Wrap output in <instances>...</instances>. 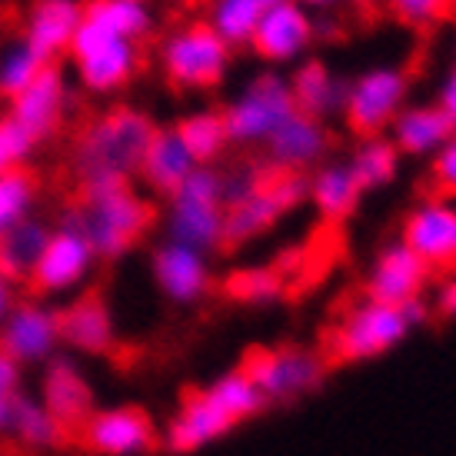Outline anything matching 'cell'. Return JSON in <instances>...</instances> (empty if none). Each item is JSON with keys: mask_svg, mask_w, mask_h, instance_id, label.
<instances>
[{"mask_svg": "<svg viewBox=\"0 0 456 456\" xmlns=\"http://www.w3.org/2000/svg\"><path fill=\"white\" fill-rule=\"evenodd\" d=\"M264 7V0H207L203 24L210 27L233 53L247 51L250 40H254L256 24H260Z\"/></svg>", "mask_w": 456, "mask_h": 456, "instance_id": "d6a6232c", "label": "cell"}, {"mask_svg": "<svg viewBox=\"0 0 456 456\" xmlns=\"http://www.w3.org/2000/svg\"><path fill=\"white\" fill-rule=\"evenodd\" d=\"M387 11L406 27H433L453 13L456 0H383Z\"/></svg>", "mask_w": 456, "mask_h": 456, "instance_id": "f35d334b", "label": "cell"}, {"mask_svg": "<svg viewBox=\"0 0 456 456\" xmlns=\"http://www.w3.org/2000/svg\"><path fill=\"white\" fill-rule=\"evenodd\" d=\"M260 151H264V164H270L273 170L306 177L314 167L330 160V153H333V130H330V124L317 120V117H306L300 110H293L270 134V140Z\"/></svg>", "mask_w": 456, "mask_h": 456, "instance_id": "e0dca14e", "label": "cell"}, {"mask_svg": "<svg viewBox=\"0 0 456 456\" xmlns=\"http://www.w3.org/2000/svg\"><path fill=\"white\" fill-rule=\"evenodd\" d=\"M74 107V84L61 64H47L13 101H7V114L37 140L47 143L61 134L64 120Z\"/></svg>", "mask_w": 456, "mask_h": 456, "instance_id": "2e32d148", "label": "cell"}, {"mask_svg": "<svg viewBox=\"0 0 456 456\" xmlns=\"http://www.w3.org/2000/svg\"><path fill=\"white\" fill-rule=\"evenodd\" d=\"M193 170H197V160H193L191 151L183 147V140L177 137V130L157 127L151 143H147V151H143L137 180L143 183V193H147V197H164L167 200L183 180L191 177Z\"/></svg>", "mask_w": 456, "mask_h": 456, "instance_id": "4316f807", "label": "cell"}, {"mask_svg": "<svg viewBox=\"0 0 456 456\" xmlns=\"http://www.w3.org/2000/svg\"><path fill=\"white\" fill-rule=\"evenodd\" d=\"M396 240L410 247L413 254L430 266L446 270L456 264V203L446 197L419 200L400 224Z\"/></svg>", "mask_w": 456, "mask_h": 456, "instance_id": "ffe728a7", "label": "cell"}, {"mask_svg": "<svg viewBox=\"0 0 456 456\" xmlns=\"http://www.w3.org/2000/svg\"><path fill=\"white\" fill-rule=\"evenodd\" d=\"M17 300H20V297H17V283H13L11 277H4V273H0V323L7 320V314L13 310Z\"/></svg>", "mask_w": 456, "mask_h": 456, "instance_id": "ee69618b", "label": "cell"}, {"mask_svg": "<svg viewBox=\"0 0 456 456\" xmlns=\"http://www.w3.org/2000/svg\"><path fill=\"white\" fill-rule=\"evenodd\" d=\"M47 233H51V224L40 220L37 214L27 216L24 224L11 227L7 233H0V273L11 277L17 287L27 283L37 266L44 243H47Z\"/></svg>", "mask_w": 456, "mask_h": 456, "instance_id": "4dcf8cb0", "label": "cell"}, {"mask_svg": "<svg viewBox=\"0 0 456 456\" xmlns=\"http://www.w3.org/2000/svg\"><path fill=\"white\" fill-rule=\"evenodd\" d=\"M4 433H11L13 440L20 446H27V450H53V446L64 444L67 436L61 419L40 403L37 393H24V390L11 396Z\"/></svg>", "mask_w": 456, "mask_h": 456, "instance_id": "f1b7e54d", "label": "cell"}, {"mask_svg": "<svg viewBox=\"0 0 456 456\" xmlns=\"http://www.w3.org/2000/svg\"><path fill=\"white\" fill-rule=\"evenodd\" d=\"M40 187L30 170H11L0 174V233L24 224L27 216L37 214Z\"/></svg>", "mask_w": 456, "mask_h": 456, "instance_id": "8d00e7d4", "label": "cell"}, {"mask_svg": "<svg viewBox=\"0 0 456 456\" xmlns=\"http://www.w3.org/2000/svg\"><path fill=\"white\" fill-rule=\"evenodd\" d=\"M293 110L297 107H293L290 80L283 70H270V67L240 84L220 107L230 147H240V151H260Z\"/></svg>", "mask_w": 456, "mask_h": 456, "instance_id": "52a82bcc", "label": "cell"}, {"mask_svg": "<svg viewBox=\"0 0 456 456\" xmlns=\"http://www.w3.org/2000/svg\"><path fill=\"white\" fill-rule=\"evenodd\" d=\"M264 4H280V0H264Z\"/></svg>", "mask_w": 456, "mask_h": 456, "instance_id": "c3c4849f", "label": "cell"}, {"mask_svg": "<svg viewBox=\"0 0 456 456\" xmlns=\"http://www.w3.org/2000/svg\"><path fill=\"white\" fill-rule=\"evenodd\" d=\"M44 67H47V61L20 34L4 40L0 44V101H13Z\"/></svg>", "mask_w": 456, "mask_h": 456, "instance_id": "d590c367", "label": "cell"}, {"mask_svg": "<svg viewBox=\"0 0 456 456\" xmlns=\"http://www.w3.org/2000/svg\"><path fill=\"white\" fill-rule=\"evenodd\" d=\"M354 4H377V0H354Z\"/></svg>", "mask_w": 456, "mask_h": 456, "instance_id": "7dc6e473", "label": "cell"}, {"mask_svg": "<svg viewBox=\"0 0 456 456\" xmlns=\"http://www.w3.org/2000/svg\"><path fill=\"white\" fill-rule=\"evenodd\" d=\"M430 183L436 197L456 200V130L440 151L430 157Z\"/></svg>", "mask_w": 456, "mask_h": 456, "instance_id": "ab89813d", "label": "cell"}, {"mask_svg": "<svg viewBox=\"0 0 456 456\" xmlns=\"http://www.w3.org/2000/svg\"><path fill=\"white\" fill-rule=\"evenodd\" d=\"M80 24H84V0H30L20 24V37L47 64H57L61 57H67Z\"/></svg>", "mask_w": 456, "mask_h": 456, "instance_id": "603a6c76", "label": "cell"}, {"mask_svg": "<svg viewBox=\"0 0 456 456\" xmlns=\"http://www.w3.org/2000/svg\"><path fill=\"white\" fill-rule=\"evenodd\" d=\"M170 127L177 130V137L183 140V147L191 151L197 167H216L227 157L230 137L220 107H193Z\"/></svg>", "mask_w": 456, "mask_h": 456, "instance_id": "f546056e", "label": "cell"}, {"mask_svg": "<svg viewBox=\"0 0 456 456\" xmlns=\"http://www.w3.org/2000/svg\"><path fill=\"white\" fill-rule=\"evenodd\" d=\"M37 140L30 137L7 110L0 114V174H11V170H27L34 153H37Z\"/></svg>", "mask_w": 456, "mask_h": 456, "instance_id": "74e56055", "label": "cell"}, {"mask_svg": "<svg viewBox=\"0 0 456 456\" xmlns=\"http://www.w3.org/2000/svg\"><path fill=\"white\" fill-rule=\"evenodd\" d=\"M57 310H61V343H64V354L77 356V360H84V356L97 360V356L114 354L117 317L101 293H77V297H70Z\"/></svg>", "mask_w": 456, "mask_h": 456, "instance_id": "44dd1931", "label": "cell"}, {"mask_svg": "<svg viewBox=\"0 0 456 456\" xmlns=\"http://www.w3.org/2000/svg\"><path fill=\"white\" fill-rule=\"evenodd\" d=\"M306 203L323 224L340 227L360 210L363 203V187L354 177L346 160H323L306 174Z\"/></svg>", "mask_w": 456, "mask_h": 456, "instance_id": "d4e9b609", "label": "cell"}, {"mask_svg": "<svg viewBox=\"0 0 456 456\" xmlns=\"http://www.w3.org/2000/svg\"><path fill=\"white\" fill-rule=\"evenodd\" d=\"M20 390H24V367L0 350V396H13Z\"/></svg>", "mask_w": 456, "mask_h": 456, "instance_id": "60d3db41", "label": "cell"}, {"mask_svg": "<svg viewBox=\"0 0 456 456\" xmlns=\"http://www.w3.org/2000/svg\"><path fill=\"white\" fill-rule=\"evenodd\" d=\"M67 57L74 67V84L90 97H114L140 74V44L107 37L87 20L77 27Z\"/></svg>", "mask_w": 456, "mask_h": 456, "instance_id": "9c48e42d", "label": "cell"}, {"mask_svg": "<svg viewBox=\"0 0 456 456\" xmlns=\"http://www.w3.org/2000/svg\"><path fill=\"white\" fill-rule=\"evenodd\" d=\"M346 164L354 170V177L360 180L363 193H373V191H387L393 180L400 177L403 157L396 153L390 137L380 134V137L356 140V147L350 151V160H346Z\"/></svg>", "mask_w": 456, "mask_h": 456, "instance_id": "836d02e7", "label": "cell"}, {"mask_svg": "<svg viewBox=\"0 0 456 456\" xmlns=\"http://www.w3.org/2000/svg\"><path fill=\"white\" fill-rule=\"evenodd\" d=\"M224 247H247L283 224L300 203H306V177L250 160L224 174Z\"/></svg>", "mask_w": 456, "mask_h": 456, "instance_id": "7a4b0ae2", "label": "cell"}, {"mask_svg": "<svg viewBox=\"0 0 456 456\" xmlns=\"http://www.w3.org/2000/svg\"><path fill=\"white\" fill-rule=\"evenodd\" d=\"M97 266H101V256H97V250H94L90 237L84 233L74 210L61 224L51 227L27 287L40 300H70L77 293H84V287L90 283Z\"/></svg>", "mask_w": 456, "mask_h": 456, "instance_id": "ba28073f", "label": "cell"}, {"mask_svg": "<svg viewBox=\"0 0 456 456\" xmlns=\"http://www.w3.org/2000/svg\"><path fill=\"white\" fill-rule=\"evenodd\" d=\"M220 293L240 306H273L287 297V277L273 264L233 266L220 280Z\"/></svg>", "mask_w": 456, "mask_h": 456, "instance_id": "1f68e13d", "label": "cell"}, {"mask_svg": "<svg viewBox=\"0 0 456 456\" xmlns=\"http://www.w3.org/2000/svg\"><path fill=\"white\" fill-rule=\"evenodd\" d=\"M151 280L157 293L174 306L203 304L216 287L214 254L177 240H157L151 250Z\"/></svg>", "mask_w": 456, "mask_h": 456, "instance_id": "4fadbf2b", "label": "cell"}, {"mask_svg": "<svg viewBox=\"0 0 456 456\" xmlns=\"http://www.w3.org/2000/svg\"><path fill=\"white\" fill-rule=\"evenodd\" d=\"M240 367L256 383L266 406L293 403L327 380V356L310 346H260L247 354Z\"/></svg>", "mask_w": 456, "mask_h": 456, "instance_id": "8fae6325", "label": "cell"}, {"mask_svg": "<svg viewBox=\"0 0 456 456\" xmlns=\"http://www.w3.org/2000/svg\"><path fill=\"white\" fill-rule=\"evenodd\" d=\"M0 350L11 354L24 370L44 367L47 360L64 354L61 310L51 300H40V297L17 300L7 320L0 323Z\"/></svg>", "mask_w": 456, "mask_h": 456, "instance_id": "5bb4252c", "label": "cell"}, {"mask_svg": "<svg viewBox=\"0 0 456 456\" xmlns=\"http://www.w3.org/2000/svg\"><path fill=\"white\" fill-rule=\"evenodd\" d=\"M80 444L94 456H147L160 444V430L140 406H103L80 423Z\"/></svg>", "mask_w": 456, "mask_h": 456, "instance_id": "9a60e30c", "label": "cell"}, {"mask_svg": "<svg viewBox=\"0 0 456 456\" xmlns=\"http://www.w3.org/2000/svg\"><path fill=\"white\" fill-rule=\"evenodd\" d=\"M157 127L160 124L147 110L130 103H117L90 117L77 130L74 147H70V167L80 191H94L107 183H134L143 151Z\"/></svg>", "mask_w": 456, "mask_h": 456, "instance_id": "6da1fadb", "label": "cell"}, {"mask_svg": "<svg viewBox=\"0 0 456 456\" xmlns=\"http://www.w3.org/2000/svg\"><path fill=\"white\" fill-rule=\"evenodd\" d=\"M40 403L61 419L64 430H80V423L97 410V390L90 383L84 363L70 354H57L40 367L37 377Z\"/></svg>", "mask_w": 456, "mask_h": 456, "instance_id": "d6986e66", "label": "cell"}, {"mask_svg": "<svg viewBox=\"0 0 456 456\" xmlns=\"http://www.w3.org/2000/svg\"><path fill=\"white\" fill-rule=\"evenodd\" d=\"M430 266L423 264L410 247L400 240H390L380 254L373 256L367 277H363V297L377 304L410 306L423 300L430 287Z\"/></svg>", "mask_w": 456, "mask_h": 456, "instance_id": "ac0fdd59", "label": "cell"}, {"mask_svg": "<svg viewBox=\"0 0 456 456\" xmlns=\"http://www.w3.org/2000/svg\"><path fill=\"white\" fill-rule=\"evenodd\" d=\"M224 220H227L224 174L216 167H197L164 200L160 227L167 240L197 247L203 254H216L224 247Z\"/></svg>", "mask_w": 456, "mask_h": 456, "instance_id": "8992f818", "label": "cell"}, {"mask_svg": "<svg viewBox=\"0 0 456 456\" xmlns=\"http://www.w3.org/2000/svg\"><path fill=\"white\" fill-rule=\"evenodd\" d=\"M314 44H317V13L300 7L297 0H280L264 7L247 51H254L270 70H287L306 61Z\"/></svg>", "mask_w": 456, "mask_h": 456, "instance_id": "7c38bea8", "label": "cell"}, {"mask_svg": "<svg viewBox=\"0 0 456 456\" xmlns=\"http://www.w3.org/2000/svg\"><path fill=\"white\" fill-rule=\"evenodd\" d=\"M453 130L456 127L450 124V117L433 101H410L400 114L393 117L387 137L403 160H430L433 153L450 140Z\"/></svg>", "mask_w": 456, "mask_h": 456, "instance_id": "cb8c5ba5", "label": "cell"}, {"mask_svg": "<svg viewBox=\"0 0 456 456\" xmlns=\"http://www.w3.org/2000/svg\"><path fill=\"white\" fill-rule=\"evenodd\" d=\"M203 390L210 393V400H214V403L220 406V410H224L237 427H240L243 419H250V417H256V413H264L266 410V400L260 396L256 383L243 373V367L227 370V373L214 377Z\"/></svg>", "mask_w": 456, "mask_h": 456, "instance_id": "e575fe53", "label": "cell"}, {"mask_svg": "<svg viewBox=\"0 0 456 456\" xmlns=\"http://www.w3.org/2000/svg\"><path fill=\"white\" fill-rule=\"evenodd\" d=\"M410 103V74L400 64H377L346 80L343 124L356 137H380Z\"/></svg>", "mask_w": 456, "mask_h": 456, "instance_id": "30bf717a", "label": "cell"}, {"mask_svg": "<svg viewBox=\"0 0 456 456\" xmlns=\"http://www.w3.org/2000/svg\"><path fill=\"white\" fill-rule=\"evenodd\" d=\"M300 7H306L310 13H330V11H337L340 4H346V0H297Z\"/></svg>", "mask_w": 456, "mask_h": 456, "instance_id": "f6af8a7d", "label": "cell"}, {"mask_svg": "<svg viewBox=\"0 0 456 456\" xmlns=\"http://www.w3.org/2000/svg\"><path fill=\"white\" fill-rule=\"evenodd\" d=\"M427 304L417 300L410 306H390L377 300H360L343 314L327 333V354L337 363H370L396 350L406 337L427 320Z\"/></svg>", "mask_w": 456, "mask_h": 456, "instance_id": "277c9868", "label": "cell"}, {"mask_svg": "<svg viewBox=\"0 0 456 456\" xmlns=\"http://www.w3.org/2000/svg\"><path fill=\"white\" fill-rule=\"evenodd\" d=\"M77 220L94 243L101 264H114L130 256L151 237L157 207L134 183H107L84 191V207H77Z\"/></svg>", "mask_w": 456, "mask_h": 456, "instance_id": "3957f363", "label": "cell"}, {"mask_svg": "<svg viewBox=\"0 0 456 456\" xmlns=\"http://www.w3.org/2000/svg\"><path fill=\"white\" fill-rule=\"evenodd\" d=\"M157 67L177 94H214L233 70V51L197 17L170 27L160 37Z\"/></svg>", "mask_w": 456, "mask_h": 456, "instance_id": "5b68a950", "label": "cell"}, {"mask_svg": "<svg viewBox=\"0 0 456 456\" xmlns=\"http://www.w3.org/2000/svg\"><path fill=\"white\" fill-rule=\"evenodd\" d=\"M84 20L114 40L143 44L157 30L153 0H84Z\"/></svg>", "mask_w": 456, "mask_h": 456, "instance_id": "83f0119b", "label": "cell"}, {"mask_svg": "<svg viewBox=\"0 0 456 456\" xmlns=\"http://www.w3.org/2000/svg\"><path fill=\"white\" fill-rule=\"evenodd\" d=\"M233 427H237V423L210 400V393L193 390L180 400V406L174 410V417L167 419V427L160 430V444L177 456L197 453L203 446L224 440Z\"/></svg>", "mask_w": 456, "mask_h": 456, "instance_id": "7402d4cb", "label": "cell"}, {"mask_svg": "<svg viewBox=\"0 0 456 456\" xmlns=\"http://www.w3.org/2000/svg\"><path fill=\"white\" fill-rule=\"evenodd\" d=\"M7 406H11V396H0V430H4V419H7Z\"/></svg>", "mask_w": 456, "mask_h": 456, "instance_id": "bcb514c9", "label": "cell"}, {"mask_svg": "<svg viewBox=\"0 0 456 456\" xmlns=\"http://www.w3.org/2000/svg\"><path fill=\"white\" fill-rule=\"evenodd\" d=\"M290 94H293V107L306 117H317L323 124L337 120L343 114V97H346V80H343L327 61L320 57H306L297 67H290Z\"/></svg>", "mask_w": 456, "mask_h": 456, "instance_id": "484cf974", "label": "cell"}, {"mask_svg": "<svg viewBox=\"0 0 456 456\" xmlns=\"http://www.w3.org/2000/svg\"><path fill=\"white\" fill-rule=\"evenodd\" d=\"M433 306H436V314H440V317L456 320V277L444 280V283L436 287V297H433Z\"/></svg>", "mask_w": 456, "mask_h": 456, "instance_id": "7bdbcfd3", "label": "cell"}, {"mask_svg": "<svg viewBox=\"0 0 456 456\" xmlns=\"http://www.w3.org/2000/svg\"><path fill=\"white\" fill-rule=\"evenodd\" d=\"M433 103L450 117V124L456 127V67L444 77V80H440V90H436V101Z\"/></svg>", "mask_w": 456, "mask_h": 456, "instance_id": "b9f144b4", "label": "cell"}]
</instances>
